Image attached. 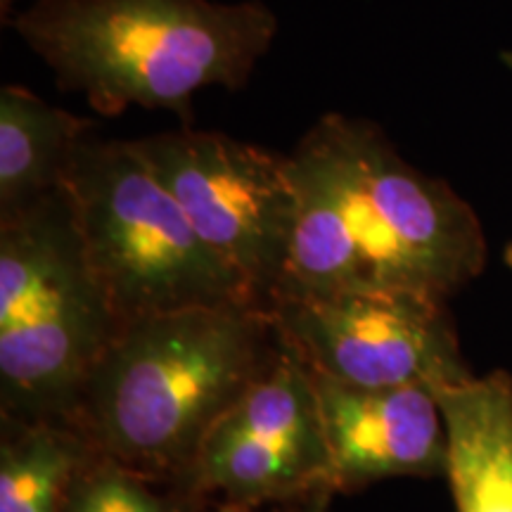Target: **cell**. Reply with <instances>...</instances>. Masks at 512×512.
Instances as JSON below:
<instances>
[{"mask_svg": "<svg viewBox=\"0 0 512 512\" xmlns=\"http://www.w3.org/2000/svg\"><path fill=\"white\" fill-rule=\"evenodd\" d=\"M287 171L297 226L275 302L375 290L446 299L484 264L470 207L408 164L370 119L320 117L287 152Z\"/></svg>", "mask_w": 512, "mask_h": 512, "instance_id": "obj_1", "label": "cell"}, {"mask_svg": "<svg viewBox=\"0 0 512 512\" xmlns=\"http://www.w3.org/2000/svg\"><path fill=\"white\" fill-rule=\"evenodd\" d=\"M8 24L102 117L143 107L183 126L204 88L247 86L280 27L261 0H34Z\"/></svg>", "mask_w": 512, "mask_h": 512, "instance_id": "obj_2", "label": "cell"}, {"mask_svg": "<svg viewBox=\"0 0 512 512\" xmlns=\"http://www.w3.org/2000/svg\"><path fill=\"white\" fill-rule=\"evenodd\" d=\"M283 349L271 311L204 306L117 332L81 389L74 425L138 475H190L211 427Z\"/></svg>", "mask_w": 512, "mask_h": 512, "instance_id": "obj_3", "label": "cell"}, {"mask_svg": "<svg viewBox=\"0 0 512 512\" xmlns=\"http://www.w3.org/2000/svg\"><path fill=\"white\" fill-rule=\"evenodd\" d=\"M119 325L88 264L67 188L0 214V392L10 425L74 420Z\"/></svg>", "mask_w": 512, "mask_h": 512, "instance_id": "obj_4", "label": "cell"}, {"mask_svg": "<svg viewBox=\"0 0 512 512\" xmlns=\"http://www.w3.org/2000/svg\"><path fill=\"white\" fill-rule=\"evenodd\" d=\"M64 188L119 330L204 306H259L245 280L204 245L133 140L102 138L93 128L76 147Z\"/></svg>", "mask_w": 512, "mask_h": 512, "instance_id": "obj_5", "label": "cell"}, {"mask_svg": "<svg viewBox=\"0 0 512 512\" xmlns=\"http://www.w3.org/2000/svg\"><path fill=\"white\" fill-rule=\"evenodd\" d=\"M133 143L204 245L271 311L285 285L297 226L287 155L192 126Z\"/></svg>", "mask_w": 512, "mask_h": 512, "instance_id": "obj_6", "label": "cell"}, {"mask_svg": "<svg viewBox=\"0 0 512 512\" xmlns=\"http://www.w3.org/2000/svg\"><path fill=\"white\" fill-rule=\"evenodd\" d=\"M444 302L401 290L337 292L280 299L271 316L313 373L380 389L465 373Z\"/></svg>", "mask_w": 512, "mask_h": 512, "instance_id": "obj_7", "label": "cell"}, {"mask_svg": "<svg viewBox=\"0 0 512 512\" xmlns=\"http://www.w3.org/2000/svg\"><path fill=\"white\" fill-rule=\"evenodd\" d=\"M313 387L332 491L446 470L444 415L430 384L370 389L313 373Z\"/></svg>", "mask_w": 512, "mask_h": 512, "instance_id": "obj_8", "label": "cell"}, {"mask_svg": "<svg viewBox=\"0 0 512 512\" xmlns=\"http://www.w3.org/2000/svg\"><path fill=\"white\" fill-rule=\"evenodd\" d=\"M446 430V477L458 512H512V377L465 373L430 384Z\"/></svg>", "mask_w": 512, "mask_h": 512, "instance_id": "obj_9", "label": "cell"}, {"mask_svg": "<svg viewBox=\"0 0 512 512\" xmlns=\"http://www.w3.org/2000/svg\"><path fill=\"white\" fill-rule=\"evenodd\" d=\"M93 128V119L50 105L29 88H0V214L64 190L76 147Z\"/></svg>", "mask_w": 512, "mask_h": 512, "instance_id": "obj_10", "label": "cell"}, {"mask_svg": "<svg viewBox=\"0 0 512 512\" xmlns=\"http://www.w3.org/2000/svg\"><path fill=\"white\" fill-rule=\"evenodd\" d=\"M223 420L249 437L304 460L328 484V451L313 373L285 337L275 361L249 384Z\"/></svg>", "mask_w": 512, "mask_h": 512, "instance_id": "obj_11", "label": "cell"}, {"mask_svg": "<svg viewBox=\"0 0 512 512\" xmlns=\"http://www.w3.org/2000/svg\"><path fill=\"white\" fill-rule=\"evenodd\" d=\"M190 475L197 486L219 491L233 505H259L328 486L304 460L249 437L223 418L204 439Z\"/></svg>", "mask_w": 512, "mask_h": 512, "instance_id": "obj_12", "label": "cell"}, {"mask_svg": "<svg viewBox=\"0 0 512 512\" xmlns=\"http://www.w3.org/2000/svg\"><path fill=\"white\" fill-rule=\"evenodd\" d=\"M86 446L64 425H12L0 448V512H62Z\"/></svg>", "mask_w": 512, "mask_h": 512, "instance_id": "obj_13", "label": "cell"}, {"mask_svg": "<svg viewBox=\"0 0 512 512\" xmlns=\"http://www.w3.org/2000/svg\"><path fill=\"white\" fill-rule=\"evenodd\" d=\"M62 512H169L145 477L95 451L83 458L62 501Z\"/></svg>", "mask_w": 512, "mask_h": 512, "instance_id": "obj_14", "label": "cell"}, {"mask_svg": "<svg viewBox=\"0 0 512 512\" xmlns=\"http://www.w3.org/2000/svg\"><path fill=\"white\" fill-rule=\"evenodd\" d=\"M332 494H335V491L328 489V486H323V489L311 491V494L306 496L304 501L285 505V508H278V510H271V512H328ZM252 508H254V505H233V508H223L219 512H254Z\"/></svg>", "mask_w": 512, "mask_h": 512, "instance_id": "obj_15", "label": "cell"}, {"mask_svg": "<svg viewBox=\"0 0 512 512\" xmlns=\"http://www.w3.org/2000/svg\"><path fill=\"white\" fill-rule=\"evenodd\" d=\"M15 5L17 0H0V17H3L5 24H8L12 15H15Z\"/></svg>", "mask_w": 512, "mask_h": 512, "instance_id": "obj_16", "label": "cell"}, {"mask_svg": "<svg viewBox=\"0 0 512 512\" xmlns=\"http://www.w3.org/2000/svg\"><path fill=\"white\" fill-rule=\"evenodd\" d=\"M508 264H510V266H512V247H510V249H508Z\"/></svg>", "mask_w": 512, "mask_h": 512, "instance_id": "obj_17", "label": "cell"}]
</instances>
